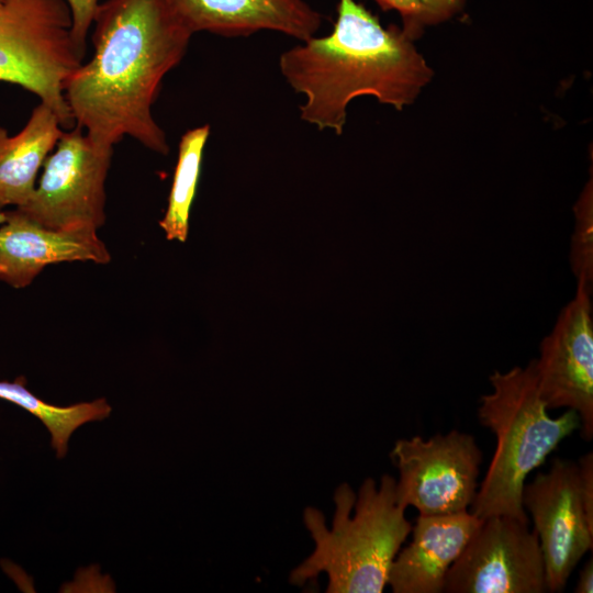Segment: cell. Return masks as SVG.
Segmentation results:
<instances>
[{
  "label": "cell",
  "mask_w": 593,
  "mask_h": 593,
  "mask_svg": "<svg viewBox=\"0 0 593 593\" xmlns=\"http://www.w3.org/2000/svg\"><path fill=\"white\" fill-rule=\"evenodd\" d=\"M92 25L93 55L64 85L75 125L101 146L114 147L128 136L167 155V135L153 105L193 34L166 0H105Z\"/></svg>",
  "instance_id": "cell-1"
},
{
  "label": "cell",
  "mask_w": 593,
  "mask_h": 593,
  "mask_svg": "<svg viewBox=\"0 0 593 593\" xmlns=\"http://www.w3.org/2000/svg\"><path fill=\"white\" fill-rule=\"evenodd\" d=\"M279 69L304 97L300 118L342 135L348 104L370 96L401 111L415 102L434 71L402 29H385L355 0H338L333 31L284 51Z\"/></svg>",
  "instance_id": "cell-2"
},
{
  "label": "cell",
  "mask_w": 593,
  "mask_h": 593,
  "mask_svg": "<svg viewBox=\"0 0 593 593\" xmlns=\"http://www.w3.org/2000/svg\"><path fill=\"white\" fill-rule=\"evenodd\" d=\"M395 479L383 474L379 486L367 478L358 494L347 483L334 493L335 513L328 528L314 507L304 510V525L315 547L290 574V582L303 586L325 573L328 593H381L412 524L398 502Z\"/></svg>",
  "instance_id": "cell-3"
},
{
  "label": "cell",
  "mask_w": 593,
  "mask_h": 593,
  "mask_svg": "<svg viewBox=\"0 0 593 593\" xmlns=\"http://www.w3.org/2000/svg\"><path fill=\"white\" fill-rule=\"evenodd\" d=\"M492 391L480 399V423L495 435V452L471 504L480 519L508 516L528 523L522 493L527 475L541 466L559 444L581 427L568 410L550 417L537 385L533 360L506 372L494 371Z\"/></svg>",
  "instance_id": "cell-4"
},
{
  "label": "cell",
  "mask_w": 593,
  "mask_h": 593,
  "mask_svg": "<svg viewBox=\"0 0 593 593\" xmlns=\"http://www.w3.org/2000/svg\"><path fill=\"white\" fill-rule=\"evenodd\" d=\"M70 29V12L61 0H3L0 81L18 85L63 111L65 81L81 61Z\"/></svg>",
  "instance_id": "cell-5"
},
{
  "label": "cell",
  "mask_w": 593,
  "mask_h": 593,
  "mask_svg": "<svg viewBox=\"0 0 593 593\" xmlns=\"http://www.w3.org/2000/svg\"><path fill=\"white\" fill-rule=\"evenodd\" d=\"M27 202L14 208L53 230L98 232L105 222V180L113 147L96 144L78 125L64 131Z\"/></svg>",
  "instance_id": "cell-6"
},
{
  "label": "cell",
  "mask_w": 593,
  "mask_h": 593,
  "mask_svg": "<svg viewBox=\"0 0 593 593\" xmlns=\"http://www.w3.org/2000/svg\"><path fill=\"white\" fill-rule=\"evenodd\" d=\"M390 457L399 470L398 502L419 515L468 511L477 491L482 452L474 437L452 429L428 439L395 441Z\"/></svg>",
  "instance_id": "cell-7"
},
{
  "label": "cell",
  "mask_w": 593,
  "mask_h": 593,
  "mask_svg": "<svg viewBox=\"0 0 593 593\" xmlns=\"http://www.w3.org/2000/svg\"><path fill=\"white\" fill-rule=\"evenodd\" d=\"M444 592H547L537 534L528 529V523L513 517L483 519L448 569Z\"/></svg>",
  "instance_id": "cell-8"
},
{
  "label": "cell",
  "mask_w": 593,
  "mask_h": 593,
  "mask_svg": "<svg viewBox=\"0 0 593 593\" xmlns=\"http://www.w3.org/2000/svg\"><path fill=\"white\" fill-rule=\"evenodd\" d=\"M522 503L534 521L545 563L547 592H562L581 558L593 547L578 463L556 458L547 472L525 483Z\"/></svg>",
  "instance_id": "cell-9"
},
{
  "label": "cell",
  "mask_w": 593,
  "mask_h": 593,
  "mask_svg": "<svg viewBox=\"0 0 593 593\" xmlns=\"http://www.w3.org/2000/svg\"><path fill=\"white\" fill-rule=\"evenodd\" d=\"M592 288L577 283L572 300L540 343L533 359L539 393L548 410L566 407L581 422L585 440L593 437Z\"/></svg>",
  "instance_id": "cell-10"
},
{
  "label": "cell",
  "mask_w": 593,
  "mask_h": 593,
  "mask_svg": "<svg viewBox=\"0 0 593 593\" xmlns=\"http://www.w3.org/2000/svg\"><path fill=\"white\" fill-rule=\"evenodd\" d=\"M5 213V221L0 225V281L14 289L30 286L48 265L111 261V254L98 232L53 230L16 209Z\"/></svg>",
  "instance_id": "cell-11"
},
{
  "label": "cell",
  "mask_w": 593,
  "mask_h": 593,
  "mask_svg": "<svg viewBox=\"0 0 593 593\" xmlns=\"http://www.w3.org/2000/svg\"><path fill=\"white\" fill-rule=\"evenodd\" d=\"M192 33L246 36L275 31L304 42L320 30L323 16L305 0H166Z\"/></svg>",
  "instance_id": "cell-12"
},
{
  "label": "cell",
  "mask_w": 593,
  "mask_h": 593,
  "mask_svg": "<svg viewBox=\"0 0 593 593\" xmlns=\"http://www.w3.org/2000/svg\"><path fill=\"white\" fill-rule=\"evenodd\" d=\"M482 519L468 511L418 515L412 541L392 562L388 584L394 593L444 592L448 569Z\"/></svg>",
  "instance_id": "cell-13"
},
{
  "label": "cell",
  "mask_w": 593,
  "mask_h": 593,
  "mask_svg": "<svg viewBox=\"0 0 593 593\" xmlns=\"http://www.w3.org/2000/svg\"><path fill=\"white\" fill-rule=\"evenodd\" d=\"M64 130L56 113L40 102L20 132L0 126V209L19 208L32 195L40 168Z\"/></svg>",
  "instance_id": "cell-14"
},
{
  "label": "cell",
  "mask_w": 593,
  "mask_h": 593,
  "mask_svg": "<svg viewBox=\"0 0 593 593\" xmlns=\"http://www.w3.org/2000/svg\"><path fill=\"white\" fill-rule=\"evenodd\" d=\"M24 377L15 381H0V399L11 402L36 416L49 430L51 445L58 458L66 456L71 434L81 425L107 418L112 409L105 399L57 406L44 402L25 387Z\"/></svg>",
  "instance_id": "cell-15"
},
{
  "label": "cell",
  "mask_w": 593,
  "mask_h": 593,
  "mask_svg": "<svg viewBox=\"0 0 593 593\" xmlns=\"http://www.w3.org/2000/svg\"><path fill=\"white\" fill-rule=\"evenodd\" d=\"M210 130L209 124L197 126L188 130L180 138L168 205L159 222L169 240L183 243L187 239L190 210L199 182L203 150Z\"/></svg>",
  "instance_id": "cell-16"
},
{
  "label": "cell",
  "mask_w": 593,
  "mask_h": 593,
  "mask_svg": "<svg viewBox=\"0 0 593 593\" xmlns=\"http://www.w3.org/2000/svg\"><path fill=\"white\" fill-rule=\"evenodd\" d=\"M570 242V266L577 283H593V181L586 182L574 206Z\"/></svg>",
  "instance_id": "cell-17"
},
{
  "label": "cell",
  "mask_w": 593,
  "mask_h": 593,
  "mask_svg": "<svg viewBox=\"0 0 593 593\" xmlns=\"http://www.w3.org/2000/svg\"><path fill=\"white\" fill-rule=\"evenodd\" d=\"M382 10H394L402 19V31L413 41L425 27L452 19L466 0H374Z\"/></svg>",
  "instance_id": "cell-18"
},
{
  "label": "cell",
  "mask_w": 593,
  "mask_h": 593,
  "mask_svg": "<svg viewBox=\"0 0 593 593\" xmlns=\"http://www.w3.org/2000/svg\"><path fill=\"white\" fill-rule=\"evenodd\" d=\"M70 10L71 36L78 52L85 57L87 35L92 26L99 0H63Z\"/></svg>",
  "instance_id": "cell-19"
},
{
  "label": "cell",
  "mask_w": 593,
  "mask_h": 593,
  "mask_svg": "<svg viewBox=\"0 0 593 593\" xmlns=\"http://www.w3.org/2000/svg\"><path fill=\"white\" fill-rule=\"evenodd\" d=\"M575 593L593 592V560L590 559L579 572V579L574 589Z\"/></svg>",
  "instance_id": "cell-20"
},
{
  "label": "cell",
  "mask_w": 593,
  "mask_h": 593,
  "mask_svg": "<svg viewBox=\"0 0 593 593\" xmlns=\"http://www.w3.org/2000/svg\"><path fill=\"white\" fill-rule=\"evenodd\" d=\"M7 213L0 209V225L5 221Z\"/></svg>",
  "instance_id": "cell-21"
},
{
  "label": "cell",
  "mask_w": 593,
  "mask_h": 593,
  "mask_svg": "<svg viewBox=\"0 0 593 593\" xmlns=\"http://www.w3.org/2000/svg\"><path fill=\"white\" fill-rule=\"evenodd\" d=\"M3 0H0V5L2 4Z\"/></svg>",
  "instance_id": "cell-22"
}]
</instances>
